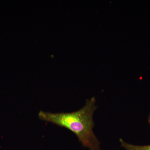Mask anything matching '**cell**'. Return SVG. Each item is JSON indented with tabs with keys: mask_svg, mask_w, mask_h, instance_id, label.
Segmentation results:
<instances>
[{
	"mask_svg": "<svg viewBox=\"0 0 150 150\" xmlns=\"http://www.w3.org/2000/svg\"><path fill=\"white\" fill-rule=\"evenodd\" d=\"M96 101L94 97L87 100L85 106L75 112L52 113L40 110L38 117L42 121L69 129L77 137L83 146L90 150H100V143L93 131Z\"/></svg>",
	"mask_w": 150,
	"mask_h": 150,
	"instance_id": "obj_1",
	"label": "cell"
},
{
	"mask_svg": "<svg viewBox=\"0 0 150 150\" xmlns=\"http://www.w3.org/2000/svg\"><path fill=\"white\" fill-rule=\"evenodd\" d=\"M149 124H150V114L149 115Z\"/></svg>",
	"mask_w": 150,
	"mask_h": 150,
	"instance_id": "obj_3",
	"label": "cell"
},
{
	"mask_svg": "<svg viewBox=\"0 0 150 150\" xmlns=\"http://www.w3.org/2000/svg\"><path fill=\"white\" fill-rule=\"evenodd\" d=\"M121 146L126 150H150V145L147 146H138L128 144L120 139Z\"/></svg>",
	"mask_w": 150,
	"mask_h": 150,
	"instance_id": "obj_2",
	"label": "cell"
}]
</instances>
